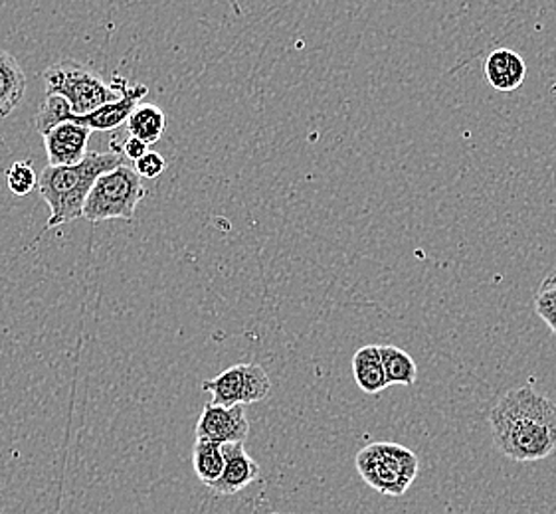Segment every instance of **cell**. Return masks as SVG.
<instances>
[{
    "label": "cell",
    "instance_id": "2",
    "mask_svg": "<svg viewBox=\"0 0 556 514\" xmlns=\"http://www.w3.org/2000/svg\"><path fill=\"white\" fill-rule=\"evenodd\" d=\"M122 165H125L122 151L112 149L105 153H88V157L72 167H46L38 177L36 189L50 206L46 230L84 218L86 201L93 184L105 172H112Z\"/></svg>",
    "mask_w": 556,
    "mask_h": 514
},
{
    "label": "cell",
    "instance_id": "21",
    "mask_svg": "<svg viewBox=\"0 0 556 514\" xmlns=\"http://www.w3.org/2000/svg\"><path fill=\"white\" fill-rule=\"evenodd\" d=\"M119 151H122L123 157L129 158V160L137 163V160L143 157L146 153H149V145L143 143L141 139H137V137H129V139L123 143V146L119 149Z\"/></svg>",
    "mask_w": 556,
    "mask_h": 514
},
{
    "label": "cell",
    "instance_id": "16",
    "mask_svg": "<svg viewBox=\"0 0 556 514\" xmlns=\"http://www.w3.org/2000/svg\"><path fill=\"white\" fill-rule=\"evenodd\" d=\"M380 357H382V367L387 374L389 386H414L418 378V367L414 358L399 347L392 345H380Z\"/></svg>",
    "mask_w": 556,
    "mask_h": 514
},
{
    "label": "cell",
    "instance_id": "9",
    "mask_svg": "<svg viewBox=\"0 0 556 514\" xmlns=\"http://www.w3.org/2000/svg\"><path fill=\"white\" fill-rule=\"evenodd\" d=\"M91 129L84 125L66 121L45 134L48 167H72L88 157Z\"/></svg>",
    "mask_w": 556,
    "mask_h": 514
},
{
    "label": "cell",
    "instance_id": "13",
    "mask_svg": "<svg viewBox=\"0 0 556 514\" xmlns=\"http://www.w3.org/2000/svg\"><path fill=\"white\" fill-rule=\"evenodd\" d=\"M353 376L356 386L370 396L389 388L379 345H368L356 350L353 357Z\"/></svg>",
    "mask_w": 556,
    "mask_h": 514
},
{
    "label": "cell",
    "instance_id": "7",
    "mask_svg": "<svg viewBox=\"0 0 556 514\" xmlns=\"http://www.w3.org/2000/svg\"><path fill=\"white\" fill-rule=\"evenodd\" d=\"M113 86L115 90L119 91V100L110 101L98 112L89 113V115H67V121L84 125L91 131H100V133H108V131H115L122 125L129 121L131 113L135 107L139 105V100H143L147 95L146 86H129L127 79L113 78Z\"/></svg>",
    "mask_w": 556,
    "mask_h": 514
},
{
    "label": "cell",
    "instance_id": "20",
    "mask_svg": "<svg viewBox=\"0 0 556 514\" xmlns=\"http://www.w3.org/2000/svg\"><path fill=\"white\" fill-rule=\"evenodd\" d=\"M134 168L141 179H156V177H161L165 172L167 160L163 158V155L155 153V151H149V153H146L143 157L135 163Z\"/></svg>",
    "mask_w": 556,
    "mask_h": 514
},
{
    "label": "cell",
    "instance_id": "19",
    "mask_svg": "<svg viewBox=\"0 0 556 514\" xmlns=\"http://www.w3.org/2000/svg\"><path fill=\"white\" fill-rule=\"evenodd\" d=\"M7 184H9V191L18 198L28 196L34 189H38V175L34 170L33 163L16 160L7 172Z\"/></svg>",
    "mask_w": 556,
    "mask_h": 514
},
{
    "label": "cell",
    "instance_id": "10",
    "mask_svg": "<svg viewBox=\"0 0 556 514\" xmlns=\"http://www.w3.org/2000/svg\"><path fill=\"white\" fill-rule=\"evenodd\" d=\"M226 467L223 477L212 485V492L220 497H230L244 491L260 477V465L245 453L244 444H226L223 446Z\"/></svg>",
    "mask_w": 556,
    "mask_h": 514
},
{
    "label": "cell",
    "instance_id": "1",
    "mask_svg": "<svg viewBox=\"0 0 556 514\" xmlns=\"http://www.w3.org/2000/svg\"><path fill=\"white\" fill-rule=\"evenodd\" d=\"M490 425L495 448L517 463L541 461L556 451V403L533 386L507 391L493 406Z\"/></svg>",
    "mask_w": 556,
    "mask_h": 514
},
{
    "label": "cell",
    "instance_id": "14",
    "mask_svg": "<svg viewBox=\"0 0 556 514\" xmlns=\"http://www.w3.org/2000/svg\"><path fill=\"white\" fill-rule=\"evenodd\" d=\"M167 129V117L163 110L153 103H139L127 121V131L131 137L141 139L147 145H155Z\"/></svg>",
    "mask_w": 556,
    "mask_h": 514
},
{
    "label": "cell",
    "instance_id": "5",
    "mask_svg": "<svg viewBox=\"0 0 556 514\" xmlns=\"http://www.w3.org/2000/svg\"><path fill=\"white\" fill-rule=\"evenodd\" d=\"M146 187L134 167L115 168L105 172L89 192L84 218L98 224L105 220H134L139 202L146 198Z\"/></svg>",
    "mask_w": 556,
    "mask_h": 514
},
{
    "label": "cell",
    "instance_id": "17",
    "mask_svg": "<svg viewBox=\"0 0 556 514\" xmlns=\"http://www.w3.org/2000/svg\"><path fill=\"white\" fill-rule=\"evenodd\" d=\"M534 311L556 336V268L541 281L534 293Z\"/></svg>",
    "mask_w": 556,
    "mask_h": 514
},
{
    "label": "cell",
    "instance_id": "22",
    "mask_svg": "<svg viewBox=\"0 0 556 514\" xmlns=\"http://www.w3.org/2000/svg\"><path fill=\"white\" fill-rule=\"evenodd\" d=\"M555 177H556V175H555Z\"/></svg>",
    "mask_w": 556,
    "mask_h": 514
},
{
    "label": "cell",
    "instance_id": "6",
    "mask_svg": "<svg viewBox=\"0 0 556 514\" xmlns=\"http://www.w3.org/2000/svg\"><path fill=\"white\" fill-rule=\"evenodd\" d=\"M202 390L211 391L212 403L232 408L264 402L271 391V382L260 364H236L216 378L202 382Z\"/></svg>",
    "mask_w": 556,
    "mask_h": 514
},
{
    "label": "cell",
    "instance_id": "11",
    "mask_svg": "<svg viewBox=\"0 0 556 514\" xmlns=\"http://www.w3.org/2000/svg\"><path fill=\"white\" fill-rule=\"evenodd\" d=\"M485 76L497 91H515L527 78L523 57L509 48H497L485 62Z\"/></svg>",
    "mask_w": 556,
    "mask_h": 514
},
{
    "label": "cell",
    "instance_id": "4",
    "mask_svg": "<svg viewBox=\"0 0 556 514\" xmlns=\"http://www.w3.org/2000/svg\"><path fill=\"white\" fill-rule=\"evenodd\" d=\"M45 91L46 95L64 98L74 115H89L105 103L119 100L113 83H105L93 69L74 60H62L46 69Z\"/></svg>",
    "mask_w": 556,
    "mask_h": 514
},
{
    "label": "cell",
    "instance_id": "15",
    "mask_svg": "<svg viewBox=\"0 0 556 514\" xmlns=\"http://www.w3.org/2000/svg\"><path fill=\"white\" fill-rule=\"evenodd\" d=\"M224 467H226V458H224L223 446L197 439L192 448V470L201 483L211 489L212 485L223 477Z\"/></svg>",
    "mask_w": 556,
    "mask_h": 514
},
{
    "label": "cell",
    "instance_id": "12",
    "mask_svg": "<svg viewBox=\"0 0 556 514\" xmlns=\"http://www.w3.org/2000/svg\"><path fill=\"white\" fill-rule=\"evenodd\" d=\"M26 76L16 57L0 50V119L9 117L24 100Z\"/></svg>",
    "mask_w": 556,
    "mask_h": 514
},
{
    "label": "cell",
    "instance_id": "8",
    "mask_svg": "<svg viewBox=\"0 0 556 514\" xmlns=\"http://www.w3.org/2000/svg\"><path fill=\"white\" fill-rule=\"evenodd\" d=\"M250 434V422L245 417L244 406H218L206 403L197 422V439L212 444H244Z\"/></svg>",
    "mask_w": 556,
    "mask_h": 514
},
{
    "label": "cell",
    "instance_id": "18",
    "mask_svg": "<svg viewBox=\"0 0 556 514\" xmlns=\"http://www.w3.org/2000/svg\"><path fill=\"white\" fill-rule=\"evenodd\" d=\"M72 113L70 103L60 95H46L45 103L40 107V112L34 119L36 131L45 137L48 131H52L60 124H66L67 115Z\"/></svg>",
    "mask_w": 556,
    "mask_h": 514
},
{
    "label": "cell",
    "instance_id": "3",
    "mask_svg": "<svg viewBox=\"0 0 556 514\" xmlns=\"http://www.w3.org/2000/svg\"><path fill=\"white\" fill-rule=\"evenodd\" d=\"M355 467L370 489L390 499H399L410 489L420 461L412 449L390 441H377L356 453Z\"/></svg>",
    "mask_w": 556,
    "mask_h": 514
}]
</instances>
